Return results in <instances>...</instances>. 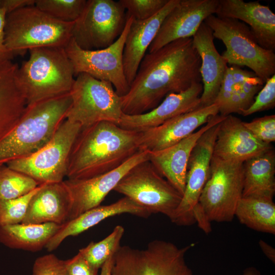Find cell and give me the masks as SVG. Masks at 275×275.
<instances>
[{
    "label": "cell",
    "mask_w": 275,
    "mask_h": 275,
    "mask_svg": "<svg viewBox=\"0 0 275 275\" xmlns=\"http://www.w3.org/2000/svg\"><path fill=\"white\" fill-rule=\"evenodd\" d=\"M200 68L201 59L192 38L178 39L146 53L128 93L121 97L123 114L145 113L168 95L201 82Z\"/></svg>",
    "instance_id": "obj_1"
},
{
    "label": "cell",
    "mask_w": 275,
    "mask_h": 275,
    "mask_svg": "<svg viewBox=\"0 0 275 275\" xmlns=\"http://www.w3.org/2000/svg\"><path fill=\"white\" fill-rule=\"evenodd\" d=\"M141 134L107 121L81 128L69 157L67 178L88 179L118 168L140 150Z\"/></svg>",
    "instance_id": "obj_2"
},
{
    "label": "cell",
    "mask_w": 275,
    "mask_h": 275,
    "mask_svg": "<svg viewBox=\"0 0 275 275\" xmlns=\"http://www.w3.org/2000/svg\"><path fill=\"white\" fill-rule=\"evenodd\" d=\"M71 103L69 93L27 105L17 125L0 141V165L30 156L46 145Z\"/></svg>",
    "instance_id": "obj_3"
},
{
    "label": "cell",
    "mask_w": 275,
    "mask_h": 275,
    "mask_svg": "<svg viewBox=\"0 0 275 275\" xmlns=\"http://www.w3.org/2000/svg\"><path fill=\"white\" fill-rule=\"evenodd\" d=\"M17 71V80L27 105L69 93L75 77L65 48L30 49Z\"/></svg>",
    "instance_id": "obj_4"
},
{
    "label": "cell",
    "mask_w": 275,
    "mask_h": 275,
    "mask_svg": "<svg viewBox=\"0 0 275 275\" xmlns=\"http://www.w3.org/2000/svg\"><path fill=\"white\" fill-rule=\"evenodd\" d=\"M74 22L58 20L35 5L7 14L5 44L14 56L38 47H65L72 37Z\"/></svg>",
    "instance_id": "obj_5"
},
{
    "label": "cell",
    "mask_w": 275,
    "mask_h": 275,
    "mask_svg": "<svg viewBox=\"0 0 275 275\" xmlns=\"http://www.w3.org/2000/svg\"><path fill=\"white\" fill-rule=\"evenodd\" d=\"M226 49L222 54L227 64L246 66L264 83L275 74L274 51L262 47L251 29L237 19L211 15L204 21Z\"/></svg>",
    "instance_id": "obj_6"
},
{
    "label": "cell",
    "mask_w": 275,
    "mask_h": 275,
    "mask_svg": "<svg viewBox=\"0 0 275 275\" xmlns=\"http://www.w3.org/2000/svg\"><path fill=\"white\" fill-rule=\"evenodd\" d=\"M191 245L154 240L144 249L120 246L114 256L111 275H194L185 260Z\"/></svg>",
    "instance_id": "obj_7"
},
{
    "label": "cell",
    "mask_w": 275,
    "mask_h": 275,
    "mask_svg": "<svg viewBox=\"0 0 275 275\" xmlns=\"http://www.w3.org/2000/svg\"><path fill=\"white\" fill-rule=\"evenodd\" d=\"M70 93L72 103L66 119L81 128L103 121L118 125L123 114L121 97L109 82L80 73Z\"/></svg>",
    "instance_id": "obj_8"
},
{
    "label": "cell",
    "mask_w": 275,
    "mask_h": 275,
    "mask_svg": "<svg viewBox=\"0 0 275 275\" xmlns=\"http://www.w3.org/2000/svg\"><path fill=\"white\" fill-rule=\"evenodd\" d=\"M242 162L223 160L212 156L209 178L198 203L210 222H231L242 197Z\"/></svg>",
    "instance_id": "obj_9"
},
{
    "label": "cell",
    "mask_w": 275,
    "mask_h": 275,
    "mask_svg": "<svg viewBox=\"0 0 275 275\" xmlns=\"http://www.w3.org/2000/svg\"><path fill=\"white\" fill-rule=\"evenodd\" d=\"M81 129L79 124L66 119L41 149L30 156L6 164L32 178L40 185L61 182L66 177L70 152Z\"/></svg>",
    "instance_id": "obj_10"
},
{
    "label": "cell",
    "mask_w": 275,
    "mask_h": 275,
    "mask_svg": "<svg viewBox=\"0 0 275 275\" xmlns=\"http://www.w3.org/2000/svg\"><path fill=\"white\" fill-rule=\"evenodd\" d=\"M114 190L130 199L151 214L160 213L170 220L182 197L149 160L132 168Z\"/></svg>",
    "instance_id": "obj_11"
},
{
    "label": "cell",
    "mask_w": 275,
    "mask_h": 275,
    "mask_svg": "<svg viewBox=\"0 0 275 275\" xmlns=\"http://www.w3.org/2000/svg\"><path fill=\"white\" fill-rule=\"evenodd\" d=\"M126 19V12L119 1L88 0L74 22L72 38L84 50L106 48L121 35Z\"/></svg>",
    "instance_id": "obj_12"
},
{
    "label": "cell",
    "mask_w": 275,
    "mask_h": 275,
    "mask_svg": "<svg viewBox=\"0 0 275 275\" xmlns=\"http://www.w3.org/2000/svg\"><path fill=\"white\" fill-rule=\"evenodd\" d=\"M126 16L122 33L109 46L86 50L80 48L72 38L65 47L75 77L80 73H86L97 79L109 82L120 97L126 95L130 88L124 74L123 60L125 41L133 18L127 14Z\"/></svg>",
    "instance_id": "obj_13"
},
{
    "label": "cell",
    "mask_w": 275,
    "mask_h": 275,
    "mask_svg": "<svg viewBox=\"0 0 275 275\" xmlns=\"http://www.w3.org/2000/svg\"><path fill=\"white\" fill-rule=\"evenodd\" d=\"M219 123L201 135L191 152L187 166L184 192L171 221L177 225L189 226L196 223L193 209L199 202L209 176L211 161Z\"/></svg>",
    "instance_id": "obj_14"
},
{
    "label": "cell",
    "mask_w": 275,
    "mask_h": 275,
    "mask_svg": "<svg viewBox=\"0 0 275 275\" xmlns=\"http://www.w3.org/2000/svg\"><path fill=\"white\" fill-rule=\"evenodd\" d=\"M149 152L140 150L118 168L110 172L84 179L63 181L71 200L68 220L100 205L108 193L114 190L120 180L133 167L148 160Z\"/></svg>",
    "instance_id": "obj_15"
},
{
    "label": "cell",
    "mask_w": 275,
    "mask_h": 275,
    "mask_svg": "<svg viewBox=\"0 0 275 275\" xmlns=\"http://www.w3.org/2000/svg\"><path fill=\"white\" fill-rule=\"evenodd\" d=\"M219 1L179 0L163 19L148 52L175 40L192 38L205 20L215 14Z\"/></svg>",
    "instance_id": "obj_16"
},
{
    "label": "cell",
    "mask_w": 275,
    "mask_h": 275,
    "mask_svg": "<svg viewBox=\"0 0 275 275\" xmlns=\"http://www.w3.org/2000/svg\"><path fill=\"white\" fill-rule=\"evenodd\" d=\"M219 114L216 104L177 116L156 127L141 131L140 150L153 152L172 146L187 137Z\"/></svg>",
    "instance_id": "obj_17"
},
{
    "label": "cell",
    "mask_w": 275,
    "mask_h": 275,
    "mask_svg": "<svg viewBox=\"0 0 275 275\" xmlns=\"http://www.w3.org/2000/svg\"><path fill=\"white\" fill-rule=\"evenodd\" d=\"M225 117L218 114L177 143L162 150L149 152L148 160L182 196L185 190L187 166L193 149L205 131L221 122Z\"/></svg>",
    "instance_id": "obj_18"
},
{
    "label": "cell",
    "mask_w": 275,
    "mask_h": 275,
    "mask_svg": "<svg viewBox=\"0 0 275 275\" xmlns=\"http://www.w3.org/2000/svg\"><path fill=\"white\" fill-rule=\"evenodd\" d=\"M202 92V84H194L185 91L168 95L156 107L148 112L135 115L123 114L118 125L137 131L156 127L177 116L201 107Z\"/></svg>",
    "instance_id": "obj_19"
},
{
    "label": "cell",
    "mask_w": 275,
    "mask_h": 275,
    "mask_svg": "<svg viewBox=\"0 0 275 275\" xmlns=\"http://www.w3.org/2000/svg\"><path fill=\"white\" fill-rule=\"evenodd\" d=\"M272 148L255 138L241 119L229 115L219 123L213 156L243 162Z\"/></svg>",
    "instance_id": "obj_20"
},
{
    "label": "cell",
    "mask_w": 275,
    "mask_h": 275,
    "mask_svg": "<svg viewBox=\"0 0 275 275\" xmlns=\"http://www.w3.org/2000/svg\"><path fill=\"white\" fill-rule=\"evenodd\" d=\"M215 15L244 23L262 47L274 51L275 14L268 6L258 1L219 0Z\"/></svg>",
    "instance_id": "obj_21"
},
{
    "label": "cell",
    "mask_w": 275,
    "mask_h": 275,
    "mask_svg": "<svg viewBox=\"0 0 275 275\" xmlns=\"http://www.w3.org/2000/svg\"><path fill=\"white\" fill-rule=\"evenodd\" d=\"M214 38L212 31L204 22L192 37L194 45L201 59L200 73L203 85L201 107L214 103L228 67L215 46Z\"/></svg>",
    "instance_id": "obj_22"
},
{
    "label": "cell",
    "mask_w": 275,
    "mask_h": 275,
    "mask_svg": "<svg viewBox=\"0 0 275 275\" xmlns=\"http://www.w3.org/2000/svg\"><path fill=\"white\" fill-rule=\"evenodd\" d=\"M179 1L169 0L160 11L148 19H133L125 41L123 60L124 74L129 85L163 19Z\"/></svg>",
    "instance_id": "obj_23"
},
{
    "label": "cell",
    "mask_w": 275,
    "mask_h": 275,
    "mask_svg": "<svg viewBox=\"0 0 275 275\" xmlns=\"http://www.w3.org/2000/svg\"><path fill=\"white\" fill-rule=\"evenodd\" d=\"M123 213H129L143 218L151 215L146 209L124 197L109 205H99L92 208L66 221L61 225L45 248L48 252H51L57 249L66 238L76 236L108 217Z\"/></svg>",
    "instance_id": "obj_24"
},
{
    "label": "cell",
    "mask_w": 275,
    "mask_h": 275,
    "mask_svg": "<svg viewBox=\"0 0 275 275\" xmlns=\"http://www.w3.org/2000/svg\"><path fill=\"white\" fill-rule=\"evenodd\" d=\"M70 208V198L63 181L41 184L29 202L21 224L62 225L67 221Z\"/></svg>",
    "instance_id": "obj_25"
},
{
    "label": "cell",
    "mask_w": 275,
    "mask_h": 275,
    "mask_svg": "<svg viewBox=\"0 0 275 275\" xmlns=\"http://www.w3.org/2000/svg\"><path fill=\"white\" fill-rule=\"evenodd\" d=\"M18 65L0 62V141L17 125L27 106L17 80Z\"/></svg>",
    "instance_id": "obj_26"
},
{
    "label": "cell",
    "mask_w": 275,
    "mask_h": 275,
    "mask_svg": "<svg viewBox=\"0 0 275 275\" xmlns=\"http://www.w3.org/2000/svg\"><path fill=\"white\" fill-rule=\"evenodd\" d=\"M242 197L273 200L275 193V153L272 148L243 163Z\"/></svg>",
    "instance_id": "obj_27"
},
{
    "label": "cell",
    "mask_w": 275,
    "mask_h": 275,
    "mask_svg": "<svg viewBox=\"0 0 275 275\" xmlns=\"http://www.w3.org/2000/svg\"><path fill=\"white\" fill-rule=\"evenodd\" d=\"M61 225L47 223L0 226V242L10 249L36 252L45 247Z\"/></svg>",
    "instance_id": "obj_28"
},
{
    "label": "cell",
    "mask_w": 275,
    "mask_h": 275,
    "mask_svg": "<svg viewBox=\"0 0 275 275\" xmlns=\"http://www.w3.org/2000/svg\"><path fill=\"white\" fill-rule=\"evenodd\" d=\"M239 222L254 230L275 234V204L273 200L242 197L235 211Z\"/></svg>",
    "instance_id": "obj_29"
},
{
    "label": "cell",
    "mask_w": 275,
    "mask_h": 275,
    "mask_svg": "<svg viewBox=\"0 0 275 275\" xmlns=\"http://www.w3.org/2000/svg\"><path fill=\"white\" fill-rule=\"evenodd\" d=\"M124 232L123 226H116L105 238L97 242H91L78 252L92 266L99 269L119 249Z\"/></svg>",
    "instance_id": "obj_30"
},
{
    "label": "cell",
    "mask_w": 275,
    "mask_h": 275,
    "mask_svg": "<svg viewBox=\"0 0 275 275\" xmlns=\"http://www.w3.org/2000/svg\"><path fill=\"white\" fill-rule=\"evenodd\" d=\"M40 184L30 176L9 168L0 165V199L10 200L24 196Z\"/></svg>",
    "instance_id": "obj_31"
},
{
    "label": "cell",
    "mask_w": 275,
    "mask_h": 275,
    "mask_svg": "<svg viewBox=\"0 0 275 275\" xmlns=\"http://www.w3.org/2000/svg\"><path fill=\"white\" fill-rule=\"evenodd\" d=\"M86 1V0H36L35 5L58 20L73 22L80 16Z\"/></svg>",
    "instance_id": "obj_32"
},
{
    "label": "cell",
    "mask_w": 275,
    "mask_h": 275,
    "mask_svg": "<svg viewBox=\"0 0 275 275\" xmlns=\"http://www.w3.org/2000/svg\"><path fill=\"white\" fill-rule=\"evenodd\" d=\"M264 84L256 75L246 78L233 93L221 115L226 116L232 113L241 114L252 105L255 96L262 88Z\"/></svg>",
    "instance_id": "obj_33"
},
{
    "label": "cell",
    "mask_w": 275,
    "mask_h": 275,
    "mask_svg": "<svg viewBox=\"0 0 275 275\" xmlns=\"http://www.w3.org/2000/svg\"><path fill=\"white\" fill-rule=\"evenodd\" d=\"M256 75L252 71L243 70L239 66L228 67L214 103L219 107V114L223 113L233 93L246 78Z\"/></svg>",
    "instance_id": "obj_34"
},
{
    "label": "cell",
    "mask_w": 275,
    "mask_h": 275,
    "mask_svg": "<svg viewBox=\"0 0 275 275\" xmlns=\"http://www.w3.org/2000/svg\"><path fill=\"white\" fill-rule=\"evenodd\" d=\"M39 186L24 196L10 200L0 199V226L22 223L29 202Z\"/></svg>",
    "instance_id": "obj_35"
},
{
    "label": "cell",
    "mask_w": 275,
    "mask_h": 275,
    "mask_svg": "<svg viewBox=\"0 0 275 275\" xmlns=\"http://www.w3.org/2000/svg\"><path fill=\"white\" fill-rule=\"evenodd\" d=\"M126 14L137 20L148 19L157 14L169 0H120Z\"/></svg>",
    "instance_id": "obj_36"
},
{
    "label": "cell",
    "mask_w": 275,
    "mask_h": 275,
    "mask_svg": "<svg viewBox=\"0 0 275 275\" xmlns=\"http://www.w3.org/2000/svg\"><path fill=\"white\" fill-rule=\"evenodd\" d=\"M264 86L255 97L252 105L241 114L243 116L273 108L275 105V74L265 82Z\"/></svg>",
    "instance_id": "obj_37"
},
{
    "label": "cell",
    "mask_w": 275,
    "mask_h": 275,
    "mask_svg": "<svg viewBox=\"0 0 275 275\" xmlns=\"http://www.w3.org/2000/svg\"><path fill=\"white\" fill-rule=\"evenodd\" d=\"M245 127L259 141L271 144L275 141V115L257 118L251 122H243Z\"/></svg>",
    "instance_id": "obj_38"
},
{
    "label": "cell",
    "mask_w": 275,
    "mask_h": 275,
    "mask_svg": "<svg viewBox=\"0 0 275 275\" xmlns=\"http://www.w3.org/2000/svg\"><path fill=\"white\" fill-rule=\"evenodd\" d=\"M32 275H67L65 260L52 254L39 257L34 262Z\"/></svg>",
    "instance_id": "obj_39"
},
{
    "label": "cell",
    "mask_w": 275,
    "mask_h": 275,
    "mask_svg": "<svg viewBox=\"0 0 275 275\" xmlns=\"http://www.w3.org/2000/svg\"><path fill=\"white\" fill-rule=\"evenodd\" d=\"M65 264L67 275H98L99 269L92 266L79 252L65 260Z\"/></svg>",
    "instance_id": "obj_40"
},
{
    "label": "cell",
    "mask_w": 275,
    "mask_h": 275,
    "mask_svg": "<svg viewBox=\"0 0 275 275\" xmlns=\"http://www.w3.org/2000/svg\"><path fill=\"white\" fill-rule=\"evenodd\" d=\"M7 15L4 9H0V62L12 61L15 57L5 44V25Z\"/></svg>",
    "instance_id": "obj_41"
},
{
    "label": "cell",
    "mask_w": 275,
    "mask_h": 275,
    "mask_svg": "<svg viewBox=\"0 0 275 275\" xmlns=\"http://www.w3.org/2000/svg\"><path fill=\"white\" fill-rule=\"evenodd\" d=\"M193 215L195 222H197L199 228L205 233H209L211 231V222L198 203L194 208Z\"/></svg>",
    "instance_id": "obj_42"
},
{
    "label": "cell",
    "mask_w": 275,
    "mask_h": 275,
    "mask_svg": "<svg viewBox=\"0 0 275 275\" xmlns=\"http://www.w3.org/2000/svg\"><path fill=\"white\" fill-rule=\"evenodd\" d=\"M36 0H0V9L7 14L23 7L35 4Z\"/></svg>",
    "instance_id": "obj_43"
},
{
    "label": "cell",
    "mask_w": 275,
    "mask_h": 275,
    "mask_svg": "<svg viewBox=\"0 0 275 275\" xmlns=\"http://www.w3.org/2000/svg\"><path fill=\"white\" fill-rule=\"evenodd\" d=\"M259 245L265 255L274 264L275 263V250L270 245L264 240L260 239Z\"/></svg>",
    "instance_id": "obj_44"
},
{
    "label": "cell",
    "mask_w": 275,
    "mask_h": 275,
    "mask_svg": "<svg viewBox=\"0 0 275 275\" xmlns=\"http://www.w3.org/2000/svg\"><path fill=\"white\" fill-rule=\"evenodd\" d=\"M114 256L110 257L101 267L100 275H111V270L114 262Z\"/></svg>",
    "instance_id": "obj_45"
},
{
    "label": "cell",
    "mask_w": 275,
    "mask_h": 275,
    "mask_svg": "<svg viewBox=\"0 0 275 275\" xmlns=\"http://www.w3.org/2000/svg\"><path fill=\"white\" fill-rule=\"evenodd\" d=\"M242 275H261V274L256 268L249 267L244 270Z\"/></svg>",
    "instance_id": "obj_46"
}]
</instances>
